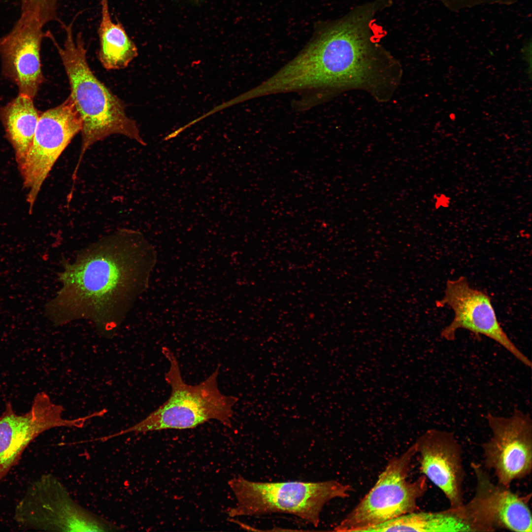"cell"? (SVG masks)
<instances>
[{
	"instance_id": "e0dca14e",
	"label": "cell",
	"mask_w": 532,
	"mask_h": 532,
	"mask_svg": "<svg viewBox=\"0 0 532 532\" xmlns=\"http://www.w3.org/2000/svg\"><path fill=\"white\" fill-rule=\"evenodd\" d=\"M472 532L469 526L450 508L438 512L408 513L375 526L369 532Z\"/></svg>"
},
{
	"instance_id": "4fadbf2b",
	"label": "cell",
	"mask_w": 532,
	"mask_h": 532,
	"mask_svg": "<svg viewBox=\"0 0 532 532\" xmlns=\"http://www.w3.org/2000/svg\"><path fill=\"white\" fill-rule=\"evenodd\" d=\"M43 27L32 17L21 15L9 32L0 37L3 74L17 85L19 94L33 99L44 79L40 54Z\"/></svg>"
},
{
	"instance_id": "3957f363",
	"label": "cell",
	"mask_w": 532,
	"mask_h": 532,
	"mask_svg": "<svg viewBox=\"0 0 532 532\" xmlns=\"http://www.w3.org/2000/svg\"><path fill=\"white\" fill-rule=\"evenodd\" d=\"M59 22L65 32L63 46L58 44L50 31L45 32L56 46L65 67L72 100L82 122L80 154L72 174L77 173L85 152L96 142L112 134H121L140 144L146 143L140 135L135 122L126 112L123 102L100 82L91 69L81 33L75 38L72 23Z\"/></svg>"
},
{
	"instance_id": "9c48e42d",
	"label": "cell",
	"mask_w": 532,
	"mask_h": 532,
	"mask_svg": "<svg viewBox=\"0 0 532 532\" xmlns=\"http://www.w3.org/2000/svg\"><path fill=\"white\" fill-rule=\"evenodd\" d=\"M471 466L476 479L474 495L466 503L451 508L472 532L506 529L531 532L532 514L528 504L531 495L519 496L508 487L493 482L481 465L472 462Z\"/></svg>"
},
{
	"instance_id": "52a82bcc",
	"label": "cell",
	"mask_w": 532,
	"mask_h": 532,
	"mask_svg": "<svg viewBox=\"0 0 532 532\" xmlns=\"http://www.w3.org/2000/svg\"><path fill=\"white\" fill-rule=\"evenodd\" d=\"M14 519L26 529L52 532H119V526L74 500L55 476L44 474L28 487Z\"/></svg>"
},
{
	"instance_id": "7a4b0ae2",
	"label": "cell",
	"mask_w": 532,
	"mask_h": 532,
	"mask_svg": "<svg viewBox=\"0 0 532 532\" xmlns=\"http://www.w3.org/2000/svg\"><path fill=\"white\" fill-rule=\"evenodd\" d=\"M388 7L386 0H374L325 24L294 58L263 82L265 93L315 95L362 83L385 32L376 15Z\"/></svg>"
},
{
	"instance_id": "8fae6325",
	"label": "cell",
	"mask_w": 532,
	"mask_h": 532,
	"mask_svg": "<svg viewBox=\"0 0 532 532\" xmlns=\"http://www.w3.org/2000/svg\"><path fill=\"white\" fill-rule=\"evenodd\" d=\"M486 418L492 436L481 446L484 466L494 470L499 484L509 487L532 471V419L519 410L508 417L488 413Z\"/></svg>"
},
{
	"instance_id": "6da1fadb",
	"label": "cell",
	"mask_w": 532,
	"mask_h": 532,
	"mask_svg": "<svg viewBox=\"0 0 532 532\" xmlns=\"http://www.w3.org/2000/svg\"><path fill=\"white\" fill-rule=\"evenodd\" d=\"M139 236L133 230H119L66 264L58 275L62 287L44 306L54 326L87 319L102 336H113L131 300L133 250Z\"/></svg>"
},
{
	"instance_id": "277c9868",
	"label": "cell",
	"mask_w": 532,
	"mask_h": 532,
	"mask_svg": "<svg viewBox=\"0 0 532 532\" xmlns=\"http://www.w3.org/2000/svg\"><path fill=\"white\" fill-rule=\"evenodd\" d=\"M162 353L169 366L165 374L171 392L167 399L157 409L135 425L102 437L103 441L129 432L144 433L168 429L195 428L211 420L231 427L233 408L238 399L224 395L218 385L219 366L206 379L196 385L183 380L177 359L167 347Z\"/></svg>"
},
{
	"instance_id": "30bf717a",
	"label": "cell",
	"mask_w": 532,
	"mask_h": 532,
	"mask_svg": "<svg viewBox=\"0 0 532 532\" xmlns=\"http://www.w3.org/2000/svg\"><path fill=\"white\" fill-rule=\"evenodd\" d=\"M64 408L53 402L45 392L37 393L30 410L18 415L10 402L0 416V480L19 462L29 444L51 429L66 427L82 428L86 422L97 416L96 412L72 419L62 417Z\"/></svg>"
},
{
	"instance_id": "d6986e66",
	"label": "cell",
	"mask_w": 532,
	"mask_h": 532,
	"mask_svg": "<svg viewBox=\"0 0 532 532\" xmlns=\"http://www.w3.org/2000/svg\"><path fill=\"white\" fill-rule=\"evenodd\" d=\"M434 200V207L438 210L440 208H447L451 204V198L444 193L435 194L433 195Z\"/></svg>"
},
{
	"instance_id": "5b68a950",
	"label": "cell",
	"mask_w": 532,
	"mask_h": 532,
	"mask_svg": "<svg viewBox=\"0 0 532 532\" xmlns=\"http://www.w3.org/2000/svg\"><path fill=\"white\" fill-rule=\"evenodd\" d=\"M237 502L227 511L231 517L272 513L290 514L317 527L329 501L350 496L353 488L336 480L317 482H259L242 476L228 481Z\"/></svg>"
},
{
	"instance_id": "5bb4252c",
	"label": "cell",
	"mask_w": 532,
	"mask_h": 532,
	"mask_svg": "<svg viewBox=\"0 0 532 532\" xmlns=\"http://www.w3.org/2000/svg\"><path fill=\"white\" fill-rule=\"evenodd\" d=\"M415 443L423 475L443 493L451 508L461 506L464 503L463 485L465 471L462 446L454 434L429 429Z\"/></svg>"
},
{
	"instance_id": "8992f818",
	"label": "cell",
	"mask_w": 532,
	"mask_h": 532,
	"mask_svg": "<svg viewBox=\"0 0 532 532\" xmlns=\"http://www.w3.org/2000/svg\"><path fill=\"white\" fill-rule=\"evenodd\" d=\"M417 449L414 443L401 455L391 458L369 492L337 525L335 532H368L372 528L417 511L418 500L428 489L423 475L408 479Z\"/></svg>"
},
{
	"instance_id": "ac0fdd59",
	"label": "cell",
	"mask_w": 532,
	"mask_h": 532,
	"mask_svg": "<svg viewBox=\"0 0 532 532\" xmlns=\"http://www.w3.org/2000/svg\"><path fill=\"white\" fill-rule=\"evenodd\" d=\"M449 10L457 12L467 8H471L482 4H499L509 5L517 0H437Z\"/></svg>"
},
{
	"instance_id": "ffe728a7",
	"label": "cell",
	"mask_w": 532,
	"mask_h": 532,
	"mask_svg": "<svg viewBox=\"0 0 532 532\" xmlns=\"http://www.w3.org/2000/svg\"><path fill=\"white\" fill-rule=\"evenodd\" d=\"M194 0V1H196V2H197V1H198V0Z\"/></svg>"
},
{
	"instance_id": "2e32d148",
	"label": "cell",
	"mask_w": 532,
	"mask_h": 532,
	"mask_svg": "<svg viewBox=\"0 0 532 532\" xmlns=\"http://www.w3.org/2000/svg\"><path fill=\"white\" fill-rule=\"evenodd\" d=\"M101 15L98 28L99 59L107 70L126 67L138 55L137 47L123 25L113 22L107 0H101Z\"/></svg>"
},
{
	"instance_id": "ba28073f",
	"label": "cell",
	"mask_w": 532,
	"mask_h": 532,
	"mask_svg": "<svg viewBox=\"0 0 532 532\" xmlns=\"http://www.w3.org/2000/svg\"><path fill=\"white\" fill-rule=\"evenodd\" d=\"M82 128L81 118L69 96L58 106L40 113L32 145L18 167L30 213L55 163Z\"/></svg>"
},
{
	"instance_id": "9a60e30c",
	"label": "cell",
	"mask_w": 532,
	"mask_h": 532,
	"mask_svg": "<svg viewBox=\"0 0 532 532\" xmlns=\"http://www.w3.org/2000/svg\"><path fill=\"white\" fill-rule=\"evenodd\" d=\"M39 115L33 99L21 94L0 109V119L14 149L18 167L24 162L32 145Z\"/></svg>"
},
{
	"instance_id": "7c38bea8",
	"label": "cell",
	"mask_w": 532,
	"mask_h": 532,
	"mask_svg": "<svg viewBox=\"0 0 532 532\" xmlns=\"http://www.w3.org/2000/svg\"><path fill=\"white\" fill-rule=\"evenodd\" d=\"M438 305L449 306L454 312L452 321L441 332L444 339L453 340L457 330L466 329L476 335H485L494 340L524 365L532 366L531 361L502 329L489 296L470 286L465 277L447 282L444 297L438 301Z\"/></svg>"
}]
</instances>
